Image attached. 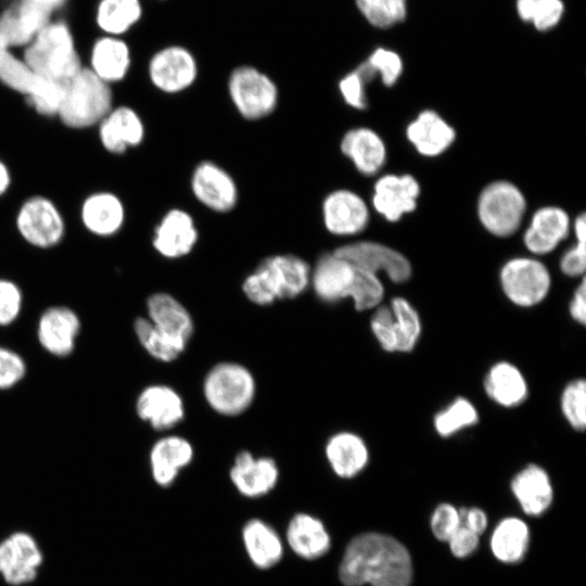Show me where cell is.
Segmentation results:
<instances>
[{
    "label": "cell",
    "instance_id": "cell-17",
    "mask_svg": "<svg viewBox=\"0 0 586 586\" xmlns=\"http://www.w3.org/2000/svg\"><path fill=\"white\" fill-rule=\"evenodd\" d=\"M97 127L103 149L116 155L137 148L145 137L141 116L128 105L113 106Z\"/></svg>",
    "mask_w": 586,
    "mask_h": 586
},
{
    "label": "cell",
    "instance_id": "cell-9",
    "mask_svg": "<svg viewBox=\"0 0 586 586\" xmlns=\"http://www.w3.org/2000/svg\"><path fill=\"white\" fill-rule=\"evenodd\" d=\"M500 286L505 296L515 306L530 308L540 304L551 288L550 273L540 260L514 257L501 268Z\"/></svg>",
    "mask_w": 586,
    "mask_h": 586
},
{
    "label": "cell",
    "instance_id": "cell-6",
    "mask_svg": "<svg viewBox=\"0 0 586 586\" xmlns=\"http://www.w3.org/2000/svg\"><path fill=\"white\" fill-rule=\"evenodd\" d=\"M310 273L311 267L302 257L278 254L263 259L250 275L259 292L273 303L302 294L310 284Z\"/></svg>",
    "mask_w": 586,
    "mask_h": 586
},
{
    "label": "cell",
    "instance_id": "cell-49",
    "mask_svg": "<svg viewBox=\"0 0 586 586\" xmlns=\"http://www.w3.org/2000/svg\"><path fill=\"white\" fill-rule=\"evenodd\" d=\"M24 373L23 359L14 352L0 347V388L13 386Z\"/></svg>",
    "mask_w": 586,
    "mask_h": 586
},
{
    "label": "cell",
    "instance_id": "cell-34",
    "mask_svg": "<svg viewBox=\"0 0 586 586\" xmlns=\"http://www.w3.org/2000/svg\"><path fill=\"white\" fill-rule=\"evenodd\" d=\"M79 320L66 307H51L40 318L38 337L41 345L58 356L68 355L74 348Z\"/></svg>",
    "mask_w": 586,
    "mask_h": 586
},
{
    "label": "cell",
    "instance_id": "cell-28",
    "mask_svg": "<svg viewBox=\"0 0 586 586\" xmlns=\"http://www.w3.org/2000/svg\"><path fill=\"white\" fill-rule=\"evenodd\" d=\"M241 537L250 561L257 569L268 570L281 561L283 540L276 528L264 520H249L242 527Z\"/></svg>",
    "mask_w": 586,
    "mask_h": 586
},
{
    "label": "cell",
    "instance_id": "cell-1",
    "mask_svg": "<svg viewBox=\"0 0 586 586\" xmlns=\"http://www.w3.org/2000/svg\"><path fill=\"white\" fill-rule=\"evenodd\" d=\"M337 572L344 586H410L412 561L396 538L368 532L349 540Z\"/></svg>",
    "mask_w": 586,
    "mask_h": 586
},
{
    "label": "cell",
    "instance_id": "cell-21",
    "mask_svg": "<svg viewBox=\"0 0 586 586\" xmlns=\"http://www.w3.org/2000/svg\"><path fill=\"white\" fill-rule=\"evenodd\" d=\"M356 268L334 252L321 255L310 273L316 295L326 303H336L351 295Z\"/></svg>",
    "mask_w": 586,
    "mask_h": 586
},
{
    "label": "cell",
    "instance_id": "cell-54",
    "mask_svg": "<svg viewBox=\"0 0 586 586\" xmlns=\"http://www.w3.org/2000/svg\"><path fill=\"white\" fill-rule=\"evenodd\" d=\"M12 184V174L10 168L0 158V198H2L11 188Z\"/></svg>",
    "mask_w": 586,
    "mask_h": 586
},
{
    "label": "cell",
    "instance_id": "cell-26",
    "mask_svg": "<svg viewBox=\"0 0 586 586\" xmlns=\"http://www.w3.org/2000/svg\"><path fill=\"white\" fill-rule=\"evenodd\" d=\"M341 152L365 176L375 175L386 160V148L381 137L370 128L357 127L344 133Z\"/></svg>",
    "mask_w": 586,
    "mask_h": 586
},
{
    "label": "cell",
    "instance_id": "cell-5",
    "mask_svg": "<svg viewBox=\"0 0 586 586\" xmlns=\"http://www.w3.org/2000/svg\"><path fill=\"white\" fill-rule=\"evenodd\" d=\"M227 89L234 109L247 120L269 116L279 102L276 82L266 73L252 65L235 67L229 75Z\"/></svg>",
    "mask_w": 586,
    "mask_h": 586
},
{
    "label": "cell",
    "instance_id": "cell-22",
    "mask_svg": "<svg viewBox=\"0 0 586 586\" xmlns=\"http://www.w3.org/2000/svg\"><path fill=\"white\" fill-rule=\"evenodd\" d=\"M285 542L290 549L304 560H317L331 547V537L324 523L306 512H298L290 519Z\"/></svg>",
    "mask_w": 586,
    "mask_h": 586
},
{
    "label": "cell",
    "instance_id": "cell-41",
    "mask_svg": "<svg viewBox=\"0 0 586 586\" xmlns=\"http://www.w3.org/2000/svg\"><path fill=\"white\" fill-rule=\"evenodd\" d=\"M407 0H356V5L365 18L373 26L387 28L406 16Z\"/></svg>",
    "mask_w": 586,
    "mask_h": 586
},
{
    "label": "cell",
    "instance_id": "cell-37",
    "mask_svg": "<svg viewBox=\"0 0 586 586\" xmlns=\"http://www.w3.org/2000/svg\"><path fill=\"white\" fill-rule=\"evenodd\" d=\"M388 306L394 317L397 353H409L413 351L422 333L419 313L405 297H393Z\"/></svg>",
    "mask_w": 586,
    "mask_h": 586
},
{
    "label": "cell",
    "instance_id": "cell-35",
    "mask_svg": "<svg viewBox=\"0 0 586 586\" xmlns=\"http://www.w3.org/2000/svg\"><path fill=\"white\" fill-rule=\"evenodd\" d=\"M528 542L527 524L519 518L510 517L502 519L494 528L491 549L497 560L517 563L524 558Z\"/></svg>",
    "mask_w": 586,
    "mask_h": 586
},
{
    "label": "cell",
    "instance_id": "cell-42",
    "mask_svg": "<svg viewBox=\"0 0 586 586\" xmlns=\"http://www.w3.org/2000/svg\"><path fill=\"white\" fill-rule=\"evenodd\" d=\"M560 409L570 426L575 431H584L586 426V382L575 379L562 390Z\"/></svg>",
    "mask_w": 586,
    "mask_h": 586
},
{
    "label": "cell",
    "instance_id": "cell-3",
    "mask_svg": "<svg viewBox=\"0 0 586 586\" xmlns=\"http://www.w3.org/2000/svg\"><path fill=\"white\" fill-rule=\"evenodd\" d=\"M113 109L110 85L99 79L87 66L64 85L55 117L68 128L87 129L104 118Z\"/></svg>",
    "mask_w": 586,
    "mask_h": 586
},
{
    "label": "cell",
    "instance_id": "cell-24",
    "mask_svg": "<svg viewBox=\"0 0 586 586\" xmlns=\"http://www.w3.org/2000/svg\"><path fill=\"white\" fill-rule=\"evenodd\" d=\"M570 230L568 214L556 206L539 208L524 233L526 249L536 255L548 254L566 238Z\"/></svg>",
    "mask_w": 586,
    "mask_h": 586
},
{
    "label": "cell",
    "instance_id": "cell-45",
    "mask_svg": "<svg viewBox=\"0 0 586 586\" xmlns=\"http://www.w3.org/2000/svg\"><path fill=\"white\" fill-rule=\"evenodd\" d=\"M385 86L394 85L403 72V62L394 51L378 48L366 60Z\"/></svg>",
    "mask_w": 586,
    "mask_h": 586
},
{
    "label": "cell",
    "instance_id": "cell-48",
    "mask_svg": "<svg viewBox=\"0 0 586 586\" xmlns=\"http://www.w3.org/2000/svg\"><path fill=\"white\" fill-rule=\"evenodd\" d=\"M22 293L10 280L0 279V326L11 323L20 313Z\"/></svg>",
    "mask_w": 586,
    "mask_h": 586
},
{
    "label": "cell",
    "instance_id": "cell-11",
    "mask_svg": "<svg viewBox=\"0 0 586 586\" xmlns=\"http://www.w3.org/2000/svg\"><path fill=\"white\" fill-rule=\"evenodd\" d=\"M198 75L195 56L188 48L178 44L160 49L148 63L151 84L167 94L186 91L195 82Z\"/></svg>",
    "mask_w": 586,
    "mask_h": 586
},
{
    "label": "cell",
    "instance_id": "cell-23",
    "mask_svg": "<svg viewBox=\"0 0 586 586\" xmlns=\"http://www.w3.org/2000/svg\"><path fill=\"white\" fill-rule=\"evenodd\" d=\"M137 413L155 430H167L183 419L184 407L175 390L165 385H152L138 397Z\"/></svg>",
    "mask_w": 586,
    "mask_h": 586
},
{
    "label": "cell",
    "instance_id": "cell-10",
    "mask_svg": "<svg viewBox=\"0 0 586 586\" xmlns=\"http://www.w3.org/2000/svg\"><path fill=\"white\" fill-rule=\"evenodd\" d=\"M66 0H17L0 15V41L13 49L25 47Z\"/></svg>",
    "mask_w": 586,
    "mask_h": 586
},
{
    "label": "cell",
    "instance_id": "cell-32",
    "mask_svg": "<svg viewBox=\"0 0 586 586\" xmlns=\"http://www.w3.org/2000/svg\"><path fill=\"white\" fill-rule=\"evenodd\" d=\"M483 386L486 395L505 408L517 407L525 402L528 385L522 371L509 361H498L487 371Z\"/></svg>",
    "mask_w": 586,
    "mask_h": 586
},
{
    "label": "cell",
    "instance_id": "cell-27",
    "mask_svg": "<svg viewBox=\"0 0 586 586\" xmlns=\"http://www.w3.org/2000/svg\"><path fill=\"white\" fill-rule=\"evenodd\" d=\"M130 65L131 54L126 41L120 37L104 35L94 41L87 67L111 86L127 76Z\"/></svg>",
    "mask_w": 586,
    "mask_h": 586
},
{
    "label": "cell",
    "instance_id": "cell-46",
    "mask_svg": "<svg viewBox=\"0 0 586 586\" xmlns=\"http://www.w3.org/2000/svg\"><path fill=\"white\" fill-rule=\"evenodd\" d=\"M430 525L437 539L447 542L461 525L459 509L446 502L438 505L432 513Z\"/></svg>",
    "mask_w": 586,
    "mask_h": 586
},
{
    "label": "cell",
    "instance_id": "cell-43",
    "mask_svg": "<svg viewBox=\"0 0 586 586\" xmlns=\"http://www.w3.org/2000/svg\"><path fill=\"white\" fill-rule=\"evenodd\" d=\"M384 297V286L378 275L356 268V278L349 298L359 310L375 309Z\"/></svg>",
    "mask_w": 586,
    "mask_h": 586
},
{
    "label": "cell",
    "instance_id": "cell-50",
    "mask_svg": "<svg viewBox=\"0 0 586 586\" xmlns=\"http://www.w3.org/2000/svg\"><path fill=\"white\" fill-rule=\"evenodd\" d=\"M586 267V241H576L560 260L561 271L569 277H583Z\"/></svg>",
    "mask_w": 586,
    "mask_h": 586
},
{
    "label": "cell",
    "instance_id": "cell-40",
    "mask_svg": "<svg viewBox=\"0 0 586 586\" xmlns=\"http://www.w3.org/2000/svg\"><path fill=\"white\" fill-rule=\"evenodd\" d=\"M517 10L523 21L547 30L559 23L564 7L561 0H517Z\"/></svg>",
    "mask_w": 586,
    "mask_h": 586
},
{
    "label": "cell",
    "instance_id": "cell-13",
    "mask_svg": "<svg viewBox=\"0 0 586 586\" xmlns=\"http://www.w3.org/2000/svg\"><path fill=\"white\" fill-rule=\"evenodd\" d=\"M190 188L195 200L215 213L232 211L239 200L235 180L213 161H203L194 167Z\"/></svg>",
    "mask_w": 586,
    "mask_h": 586
},
{
    "label": "cell",
    "instance_id": "cell-2",
    "mask_svg": "<svg viewBox=\"0 0 586 586\" xmlns=\"http://www.w3.org/2000/svg\"><path fill=\"white\" fill-rule=\"evenodd\" d=\"M22 60L38 77L65 85L82 67L69 27L51 21L25 46Z\"/></svg>",
    "mask_w": 586,
    "mask_h": 586
},
{
    "label": "cell",
    "instance_id": "cell-44",
    "mask_svg": "<svg viewBox=\"0 0 586 586\" xmlns=\"http://www.w3.org/2000/svg\"><path fill=\"white\" fill-rule=\"evenodd\" d=\"M370 329L383 351L397 353L394 317L390 306L380 305L374 309L370 319Z\"/></svg>",
    "mask_w": 586,
    "mask_h": 586
},
{
    "label": "cell",
    "instance_id": "cell-16",
    "mask_svg": "<svg viewBox=\"0 0 586 586\" xmlns=\"http://www.w3.org/2000/svg\"><path fill=\"white\" fill-rule=\"evenodd\" d=\"M199 230L192 215L182 208L167 211L153 231L152 245L163 257L176 259L192 252Z\"/></svg>",
    "mask_w": 586,
    "mask_h": 586
},
{
    "label": "cell",
    "instance_id": "cell-47",
    "mask_svg": "<svg viewBox=\"0 0 586 586\" xmlns=\"http://www.w3.org/2000/svg\"><path fill=\"white\" fill-rule=\"evenodd\" d=\"M368 80L355 68L339 82V90L344 102L351 107L364 110L367 106L366 85Z\"/></svg>",
    "mask_w": 586,
    "mask_h": 586
},
{
    "label": "cell",
    "instance_id": "cell-55",
    "mask_svg": "<svg viewBox=\"0 0 586 586\" xmlns=\"http://www.w3.org/2000/svg\"><path fill=\"white\" fill-rule=\"evenodd\" d=\"M576 241H586V219L585 214L578 216L574 222Z\"/></svg>",
    "mask_w": 586,
    "mask_h": 586
},
{
    "label": "cell",
    "instance_id": "cell-8",
    "mask_svg": "<svg viewBox=\"0 0 586 586\" xmlns=\"http://www.w3.org/2000/svg\"><path fill=\"white\" fill-rule=\"evenodd\" d=\"M15 228L26 243L37 249L56 246L66 233V222L58 205L39 194L27 198L20 205Z\"/></svg>",
    "mask_w": 586,
    "mask_h": 586
},
{
    "label": "cell",
    "instance_id": "cell-25",
    "mask_svg": "<svg viewBox=\"0 0 586 586\" xmlns=\"http://www.w3.org/2000/svg\"><path fill=\"white\" fill-rule=\"evenodd\" d=\"M511 492L524 513L537 517L551 505L553 488L547 471L535 463L520 470L511 481Z\"/></svg>",
    "mask_w": 586,
    "mask_h": 586
},
{
    "label": "cell",
    "instance_id": "cell-14",
    "mask_svg": "<svg viewBox=\"0 0 586 586\" xmlns=\"http://www.w3.org/2000/svg\"><path fill=\"white\" fill-rule=\"evenodd\" d=\"M42 560L38 543L28 533L15 532L0 542V574L10 585L33 582Z\"/></svg>",
    "mask_w": 586,
    "mask_h": 586
},
{
    "label": "cell",
    "instance_id": "cell-4",
    "mask_svg": "<svg viewBox=\"0 0 586 586\" xmlns=\"http://www.w3.org/2000/svg\"><path fill=\"white\" fill-rule=\"evenodd\" d=\"M203 390L212 409L220 415L235 416L252 404L256 384L245 367L235 362H220L206 374Z\"/></svg>",
    "mask_w": 586,
    "mask_h": 586
},
{
    "label": "cell",
    "instance_id": "cell-36",
    "mask_svg": "<svg viewBox=\"0 0 586 586\" xmlns=\"http://www.w3.org/2000/svg\"><path fill=\"white\" fill-rule=\"evenodd\" d=\"M141 15L140 0H100L95 22L105 35L120 37L138 23Z\"/></svg>",
    "mask_w": 586,
    "mask_h": 586
},
{
    "label": "cell",
    "instance_id": "cell-15",
    "mask_svg": "<svg viewBox=\"0 0 586 586\" xmlns=\"http://www.w3.org/2000/svg\"><path fill=\"white\" fill-rule=\"evenodd\" d=\"M321 216L328 232L349 237L366 229L370 215L367 203L359 194L348 189H337L324 196Z\"/></svg>",
    "mask_w": 586,
    "mask_h": 586
},
{
    "label": "cell",
    "instance_id": "cell-20",
    "mask_svg": "<svg viewBox=\"0 0 586 586\" xmlns=\"http://www.w3.org/2000/svg\"><path fill=\"white\" fill-rule=\"evenodd\" d=\"M279 479V470L269 457L255 458L250 451H240L230 469V480L237 491L247 498H259L271 492Z\"/></svg>",
    "mask_w": 586,
    "mask_h": 586
},
{
    "label": "cell",
    "instance_id": "cell-29",
    "mask_svg": "<svg viewBox=\"0 0 586 586\" xmlns=\"http://www.w3.org/2000/svg\"><path fill=\"white\" fill-rule=\"evenodd\" d=\"M150 321L169 339L187 345L193 333V321L187 308L167 293H155L148 300Z\"/></svg>",
    "mask_w": 586,
    "mask_h": 586
},
{
    "label": "cell",
    "instance_id": "cell-52",
    "mask_svg": "<svg viewBox=\"0 0 586 586\" xmlns=\"http://www.w3.org/2000/svg\"><path fill=\"white\" fill-rule=\"evenodd\" d=\"M461 524L477 534L479 536L487 527V517L485 512L476 507L459 509Z\"/></svg>",
    "mask_w": 586,
    "mask_h": 586
},
{
    "label": "cell",
    "instance_id": "cell-31",
    "mask_svg": "<svg viewBox=\"0 0 586 586\" xmlns=\"http://www.w3.org/2000/svg\"><path fill=\"white\" fill-rule=\"evenodd\" d=\"M192 445L183 437L167 436L157 441L150 454L152 476L162 487L170 486L179 472L193 459Z\"/></svg>",
    "mask_w": 586,
    "mask_h": 586
},
{
    "label": "cell",
    "instance_id": "cell-53",
    "mask_svg": "<svg viewBox=\"0 0 586 586\" xmlns=\"http://www.w3.org/2000/svg\"><path fill=\"white\" fill-rule=\"evenodd\" d=\"M569 313L571 318L579 323L581 326H585L586 321V286H585V279L582 278L579 285L576 288L570 305H569Z\"/></svg>",
    "mask_w": 586,
    "mask_h": 586
},
{
    "label": "cell",
    "instance_id": "cell-12",
    "mask_svg": "<svg viewBox=\"0 0 586 586\" xmlns=\"http://www.w3.org/2000/svg\"><path fill=\"white\" fill-rule=\"evenodd\" d=\"M333 252L360 270L374 275L383 271L394 283H404L412 275L406 256L378 242L356 241L341 245Z\"/></svg>",
    "mask_w": 586,
    "mask_h": 586
},
{
    "label": "cell",
    "instance_id": "cell-7",
    "mask_svg": "<svg viewBox=\"0 0 586 586\" xmlns=\"http://www.w3.org/2000/svg\"><path fill=\"white\" fill-rule=\"evenodd\" d=\"M526 201L520 189L505 180L486 186L477 201V215L483 227L496 237L514 233L523 219Z\"/></svg>",
    "mask_w": 586,
    "mask_h": 586
},
{
    "label": "cell",
    "instance_id": "cell-33",
    "mask_svg": "<svg viewBox=\"0 0 586 586\" xmlns=\"http://www.w3.org/2000/svg\"><path fill=\"white\" fill-rule=\"evenodd\" d=\"M406 135L416 150L424 156L443 153L456 137L454 128L431 110L422 111L408 125Z\"/></svg>",
    "mask_w": 586,
    "mask_h": 586
},
{
    "label": "cell",
    "instance_id": "cell-19",
    "mask_svg": "<svg viewBox=\"0 0 586 586\" xmlns=\"http://www.w3.org/2000/svg\"><path fill=\"white\" fill-rule=\"evenodd\" d=\"M79 217L89 233L99 238H110L124 227L126 208L117 194L111 191H97L84 199Z\"/></svg>",
    "mask_w": 586,
    "mask_h": 586
},
{
    "label": "cell",
    "instance_id": "cell-51",
    "mask_svg": "<svg viewBox=\"0 0 586 586\" xmlns=\"http://www.w3.org/2000/svg\"><path fill=\"white\" fill-rule=\"evenodd\" d=\"M451 553L457 558H466L472 555L479 546V535L460 525L447 540Z\"/></svg>",
    "mask_w": 586,
    "mask_h": 586
},
{
    "label": "cell",
    "instance_id": "cell-38",
    "mask_svg": "<svg viewBox=\"0 0 586 586\" xmlns=\"http://www.w3.org/2000/svg\"><path fill=\"white\" fill-rule=\"evenodd\" d=\"M477 421L479 412L473 403L464 397H457L435 413L433 426L441 437L446 438L473 426Z\"/></svg>",
    "mask_w": 586,
    "mask_h": 586
},
{
    "label": "cell",
    "instance_id": "cell-18",
    "mask_svg": "<svg viewBox=\"0 0 586 586\" xmlns=\"http://www.w3.org/2000/svg\"><path fill=\"white\" fill-rule=\"evenodd\" d=\"M420 194L418 181L410 175H385L373 187L372 205L390 221L412 212Z\"/></svg>",
    "mask_w": 586,
    "mask_h": 586
},
{
    "label": "cell",
    "instance_id": "cell-39",
    "mask_svg": "<svg viewBox=\"0 0 586 586\" xmlns=\"http://www.w3.org/2000/svg\"><path fill=\"white\" fill-rule=\"evenodd\" d=\"M137 336L145 351L162 361L176 359L186 348L184 345L162 333L150 320L138 318L135 322Z\"/></svg>",
    "mask_w": 586,
    "mask_h": 586
},
{
    "label": "cell",
    "instance_id": "cell-30",
    "mask_svg": "<svg viewBox=\"0 0 586 586\" xmlns=\"http://www.w3.org/2000/svg\"><path fill=\"white\" fill-rule=\"evenodd\" d=\"M326 458L341 479L358 475L369 462V449L359 435L344 431L332 435L326 445Z\"/></svg>",
    "mask_w": 586,
    "mask_h": 586
}]
</instances>
